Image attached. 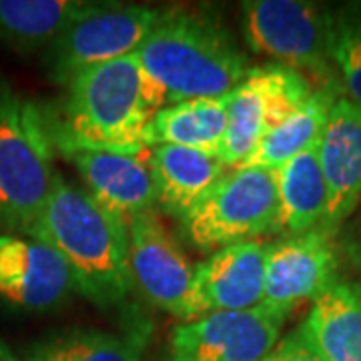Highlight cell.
Listing matches in <instances>:
<instances>
[{
    "label": "cell",
    "instance_id": "obj_10",
    "mask_svg": "<svg viewBox=\"0 0 361 361\" xmlns=\"http://www.w3.org/2000/svg\"><path fill=\"white\" fill-rule=\"evenodd\" d=\"M267 245L259 239L235 243L199 263L179 319L191 322L209 313L245 311L261 305L265 297Z\"/></svg>",
    "mask_w": 361,
    "mask_h": 361
},
{
    "label": "cell",
    "instance_id": "obj_13",
    "mask_svg": "<svg viewBox=\"0 0 361 361\" xmlns=\"http://www.w3.org/2000/svg\"><path fill=\"white\" fill-rule=\"evenodd\" d=\"M77 291L66 261L25 235H0V299L26 311H49Z\"/></svg>",
    "mask_w": 361,
    "mask_h": 361
},
{
    "label": "cell",
    "instance_id": "obj_26",
    "mask_svg": "<svg viewBox=\"0 0 361 361\" xmlns=\"http://www.w3.org/2000/svg\"><path fill=\"white\" fill-rule=\"evenodd\" d=\"M360 295H361V287H360Z\"/></svg>",
    "mask_w": 361,
    "mask_h": 361
},
{
    "label": "cell",
    "instance_id": "obj_2",
    "mask_svg": "<svg viewBox=\"0 0 361 361\" xmlns=\"http://www.w3.org/2000/svg\"><path fill=\"white\" fill-rule=\"evenodd\" d=\"M28 237L65 259L77 291L99 307H113L133 291L127 223L106 213L85 187L56 173L49 201Z\"/></svg>",
    "mask_w": 361,
    "mask_h": 361
},
{
    "label": "cell",
    "instance_id": "obj_14",
    "mask_svg": "<svg viewBox=\"0 0 361 361\" xmlns=\"http://www.w3.org/2000/svg\"><path fill=\"white\" fill-rule=\"evenodd\" d=\"M317 155L327 185V215L322 231L334 233L361 201V104L339 97L327 116Z\"/></svg>",
    "mask_w": 361,
    "mask_h": 361
},
{
    "label": "cell",
    "instance_id": "obj_19",
    "mask_svg": "<svg viewBox=\"0 0 361 361\" xmlns=\"http://www.w3.org/2000/svg\"><path fill=\"white\" fill-rule=\"evenodd\" d=\"M227 104L229 94L169 104L149 123L145 145L149 149L175 145L219 157L227 133Z\"/></svg>",
    "mask_w": 361,
    "mask_h": 361
},
{
    "label": "cell",
    "instance_id": "obj_23",
    "mask_svg": "<svg viewBox=\"0 0 361 361\" xmlns=\"http://www.w3.org/2000/svg\"><path fill=\"white\" fill-rule=\"evenodd\" d=\"M329 52L349 99L361 104V2L331 11Z\"/></svg>",
    "mask_w": 361,
    "mask_h": 361
},
{
    "label": "cell",
    "instance_id": "obj_4",
    "mask_svg": "<svg viewBox=\"0 0 361 361\" xmlns=\"http://www.w3.org/2000/svg\"><path fill=\"white\" fill-rule=\"evenodd\" d=\"M54 177L44 109L0 82V235H30Z\"/></svg>",
    "mask_w": 361,
    "mask_h": 361
},
{
    "label": "cell",
    "instance_id": "obj_24",
    "mask_svg": "<svg viewBox=\"0 0 361 361\" xmlns=\"http://www.w3.org/2000/svg\"><path fill=\"white\" fill-rule=\"evenodd\" d=\"M263 361H323V357L311 348V343L297 327L291 334L279 339V343Z\"/></svg>",
    "mask_w": 361,
    "mask_h": 361
},
{
    "label": "cell",
    "instance_id": "obj_9",
    "mask_svg": "<svg viewBox=\"0 0 361 361\" xmlns=\"http://www.w3.org/2000/svg\"><path fill=\"white\" fill-rule=\"evenodd\" d=\"M287 313L267 303L183 322L171 334L173 361H263L281 339Z\"/></svg>",
    "mask_w": 361,
    "mask_h": 361
},
{
    "label": "cell",
    "instance_id": "obj_22",
    "mask_svg": "<svg viewBox=\"0 0 361 361\" xmlns=\"http://www.w3.org/2000/svg\"><path fill=\"white\" fill-rule=\"evenodd\" d=\"M141 337L71 327L32 341L23 361H141Z\"/></svg>",
    "mask_w": 361,
    "mask_h": 361
},
{
    "label": "cell",
    "instance_id": "obj_1",
    "mask_svg": "<svg viewBox=\"0 0 361 361\" xmlns=\"http://www.w3.org/2000/svg\"><path fill=\"white\" fill-rule=\"evenodd\" d=\"M165 106L163 90L130 54L78 73L65 85L59 106L44 115L52 145L63 155L139 153L149 149L147 127Z\"/></svg>",
    "mask_w": 361,
    "mask_h": 361
},
{
    "label": "cell",
    "instance_id": "obj_25",
    "mask_svg": "<svg viewBox=\"0 0 361 361\" xmlns=\"http://www.w3.org/2000/svg\"><path fill=\"white\" fill-rule=\"evenodd\" d=\"M0 361H23L13 349L8 348V343L0 337Z\"/></svg>",
    "mask_w": 361,
    "mask_h": 361
},
{
    "label": "cell",
    "instance_id": "obj_16",
    "mask_svg": "<svg viewBox=\"0 0 361 361\" xmlns=\"http://www.w3.org/2000/svg\"><path fill=\"white\" fill-rule=\"evenodd\" d=\"M151 169L155 203L177 221L185 219L229 171L219 157L175 145L153 147Z\"/></svg>",
    "mask_w": 361,
    "mask_h": 361
},
{
    "label": "cell",
    "instance_id": "obj_12",
    "mask_svg": "<svg viewBox=\"0 0 361 361\" xmlns=\"http://www.w3.org/2000/svg\"><path fill=\"white\" fill-rule=\"evenodd\" d=\"M337 253L334 235L322 229L281 237L267 245L265 297L275 310L291 313L303 301H315L336 283Z\"/></svg>",
    "mask_w": 361,
    "mask_h": 361
},
{
    "label": "cell",
    "instance_id": "obj_20",
    "mask_svg": "<svg viewBox=\"0 0 361 361\" xmlns=\"http://www.w3.org/2000/svg\"><path fill=\"white\" fill-rule=\"evenodd\" d=\"M87 4V0H0V47L18 54L47 52Z\"/></svg>",
    "mask_w": 361,
    "mask_h": 361
},
{
    "label": "cell",
    "instance_id": "obj_8",
    "mask_svg": "<svg viewBox=\"0 0 361 361\" xmlns=\"http://www.w3.org/2000/svg\"><path fill=\"white\" fill-rule=\"evenodd\" d=\"M317 89L310 78L283 65L251 68L229 92L227 133L221 147V163L239 167L259 141L275 129Z\"/></svg>",
    "mask_w": 361,
    "mask_h": 361
},
{
    "label": "cell",
    "instance_id": "obj_18",
    "mask_svg": "<svg viewBox=\"0 0 361 361\" xmlns=\"http://www.w3.org/2000/svg\"><path fill=\"white\" fill-rule=\"evenodd\" d=\"M299 329L323 361H361L360 287L337 279L313 301Z\"/></svg>",
    "mask_w": 361,
    "mask_h": 361
},
{
    "label": "cell",
    "instance_id": "obj_15",
    "mask_svg": "<svg viewBox=\"0 0 361 361\" xmlns=\"http://www.w3.org/2000/svg\"><path fill=\"white\" fill-rule=\"evenodd\" d=\"M68 159L75 163L85 191L116 219L129 223L130 217L157 205L151 149L139 153L80 151Z\"/></svg>",
    "mask_w": 361,
    "mask_h": 361
},
{
    "label": "cell",
    "instance_id": "obj_21",
    "mask_svg": "<svg viewBox=\"0 0 361 361\" xmlns=\"http://www.w3.org/2000/svg\"><path fill=\"white\" fill-rule=\"evenodd\" d=\"M339 99L337 87H323L315 89L307 101L297 106L295 111L271 129L253 153L247 157L239 167L275 169L283 167L287 161L295 159L310 147L317 145L325 129L327 116L331 106Z\"/></svg>",
    "mask_w": 361,
    "mask_h": 361
},
{
    "label": "cell",
    "instance_id": "obj_3",
    "mask_svg": "<svg viewBox=\"0 0 361 361\" xmlns=\"http://www.w3.org/2000/svg\"><path fill=\"white\" fill-rule=\"evenodd\" d=\"M137 59L163 90L167 106L229 94L251 71L229 30L189 8H163Z\"/></svg>",
    "mask_w": 361,
    "mask_h": 361
},
{
    "label": "cell",
    "instance_id": "obj_6",
    "mask_svg": "<svg viewBox=\"0 0 361 361\" xmlns=\"http://www.w3.org/2000/svg\"><path fill=\"white\" fill-rule=\"evenodd\" d=\"M275 215V171L235 167L180 221V233L195 249L215 253L271 233Z\"/></svg>",
    "mask_w": 361,
    "mask_h": 361
},
{
    "label": "cell",
    "instance_id": "obj_11",
    "mask_svg": "<svg viewBox=\"0 0 361 361\" xmlns=\"http://www.w3.org/2000/svg\"><path fill=\"white\" fill-rule=\"evenodd\" d=\"M133 289L159 310L180 317L195 267L167 231L157 209L142 211L127 223Z\"/></svg>",
    "mask_w": 361,
    "mask_h": 361
},
{
    "label": "cell",
    "instance_id": "obj_5",
    "mask_svg": "<svg viewBox=\"0 0 361 361\" xmlns=\"http://www.w3.org/2000/svg\"><path fill=\"white\" fill-rule=\"evenodd\" d=\"M331 11L305 0L241 2V30L255 54L275 59L319 87H337L331 63Z\"/></svg>",
    "mask_w": 361,
    "mask_h": 361
},
{
    "label": "cell",
    "instance_id": "obj_17",
    "mask_svg": "<svg viewBox=\"0 0 361 361\" xmlns=\"http://www.w3.org/2000/svg\"><path fill=\"white\" fill-rule=\"evenodd\" d=\"M275 185L277 215L271 233L295 237L322 229L329 195L319 165L317 145L287 161L283 167L275 169Z\"/></svg>",
    "mask_w": 361,
    "mask_h": 361
},
{
    "label": "cell",
    "instance_id": "obj_7",
    "mask_svg": "<svg viewBox=\"0 0 361 361\" xmlns=\"http://www.w3.org/2000/svg\"><path fill=\"white\" fill-rule=\"evenodd\" d=\"M159 13L141 4L89 2L44 52L49 77L65 87L87 68L137 54Z\"/></svg>",
    "mask_w": 361,
    "mask_h": 361
}]
</instances>
